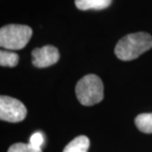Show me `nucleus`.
<instances>
[{
    "label": "nucleus",
    "mask_w": 152,
    "mask_h": 152,
    "mask_svg": "<svg viewBox=\"0 0 152 152\" xmlns=\"http://www.w3.org/2000/svg\"><path fill=\"white\" fill-rule=\"evenodd\" d=\"M152 48L151 36L146 32L129 34L116 45L115 54L123 61L135 59L142 53Z\"/></svg>",
    "instance_id": "1"
},
{
    "label": "nucleus",
    "mask_w": 152,
    "mask_h": 152,
    "mask_svg": "<svg viewBox=\"0 0 152 152\" xmlns=\"http://www.w3.org/2000/svg\"><path fill=\"white\" fill-rule=\"evenodd\" d=\"M103 84L96 75H87L77 83L75 92L77 99L84 106H93L102 101Z\"/></svg>",
    "instance_id": "2"
},
{
    "label": "nucleus",
    "mask_w": 152,
    "mask_h": 152,
    "mask_svg": "<svg viewBox=\"0 0 152 152\" xmlns=\"http://www.w3.org/2000/svg\"><path fill=\"white\" fill-rule=\"evenodd\" d=\"M32 36V30L25 25H8L0 30V46L9 50L24 48Z\"/></svg>",
    "instance_id": "3"
},
{
    "label": "nucleus",
    "mask_w": 152,
    "mask_h": 152,
    "mask_svg": "<svg viewBox=\"0 0 152 152\" xmlns=\"http://www.w3.org/2000/svg\"><path fill=\"white\" fill-rule=\"evenodd\" d=\"M27 110L20 101L15 98L1 96L0 118L10 123H19L26 118Z\"/></svg>",
    "instance_id": "4"
},
{
    "label": "nucleus",
    "mask_w": 152,
    "mask_h": 152,
    "mask_svg": "<svg viewBox=\"0 0 152 152\" xmlns=\"http://www.w3.org/2000/svg\"><path fill=\"white\" fill-rule=\"evenodd\" d=\"M31 55L33 65L37 68H47L53 65L59 59L58 50L51 45L35 48Z\"/></svg>",
    "instance_id": "5"
},
{
    "label": "nucleus",
    "mask_w": 152,
    "mask_h": 152,
    "mask_svg": "<svg viewBox=\"0 0 152 152\" xmlns=\"http://www.w3.org/2000/svg\"><path fill=\"white\" fill-rule=\"evenodd\" d=\"M112 3V0H75L76 7L80 10H104Z\"/></svg>",
    "instance_id": "6"
},
{
    "label": "nucleus",
    "mask_w": 152,
    "mask_h": 152,
    "mask_svg": "<svg viewBox=\"0 0 152 152\" xmlns=\"http://www.w3.org/2000/svg\"><path fill=\"white\" fill-rule=\"evenodd\" d=\"M90 146V140L86 136L80 135L75 138L64 149L63 152H87Z\"/></svg>",
    "instance_id": "7"
},
{
    "label": "nucleus",
    "mask_w": 152,
    "mask_h": 152,
    "mask_svg": "<svg viewBox=\"0 0 152 152\" xmlns=\"http://www.w3.org/2000/svg\"><path fill=\"white\" fill-rule=\"evenodd\" d=\"M134 122L139 130L145 134H152V113L140 114Z\"/></svg>",
    "instance_id": "8"
},
{
    "label": "nucleus",
    "mask_w": 152,
    "mask_h": 152,
    "mask_svg": "<svg viewBox=\"0 0 152 152\" xmlns=\"http://www.w3.org/2000/svg\"><path fill=\"white\" fill-rule=\"evenodd\" d=\"M19 62V56L10 51L0 52V64L4 67H15Z\"/></svg>",
    "instance_id": "9"
},
{
    "label": "nucleus",
    "mask_w": 152,
    "mask_h": 152,
    "mask_svg": "<svg viewBox=\"0 0 152 152\" xmlns=\"http://www.w3.org/2000/svg\"><path fill=\"white\" fill-rule=\"evenodd\" d=\"M8 152H42V150H37L31 147L29 144L16 143L12 145Z\"/></svg>",
    "instance_id": "10"
},
{
    "label": "nucleus",
    "mask_w": 152,
    "mask_h": 152,
    "mask_svg": "<svg viewBox=\"0 0 152 152\" xmlns=\"http://www.w3.org/2000/svg\"><path fill=\"white\" fill-rule=\"evenodd\" d=\"M31 147L37 150H42L44 144V135L42 132H36L31 136L28 143Z\"/></svg>",
    "instance_id": "11"
}]
</instances>
